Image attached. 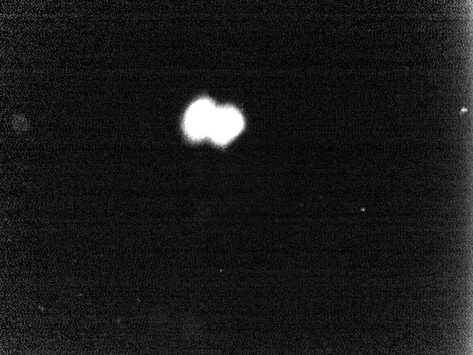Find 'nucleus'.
I'll return each instance as SVG.
<instances>
[{
  "label": "nucleus",
  "mask_w": 473,
  "mask_h": 355,
  "mask_svg": "<svg viewBox=\"0 0 473 355\" xmlns=\"http://www.w3.org/2000/svg\"><path fill=\"white\" fill-rule=\"evenodd\" d=\"M11 125L16 133H23L28 130L29 122L25 115L18 113L12 117Z\"/></svg>",
  "instance_id": "3"
},
{
  "label": "nucleus",
  "mask_w": 473,
  "mask_h": 355,
  "mask_svg": "<svg viewBox=\"0 0 473 355\" xmlns=\"http://www.w3.org/2000/svg\"><path fill=\"white\" fill-rule=\"evenodd\" d=\"M244 127V117L236 107L217 106L208 138L215 145H225L236 138Z\"/></svg>",
  "instance_id": "2"
},
{
  "label": "nucleus",
  "mask_w": 473,
  "mask_h": 355,
  "mask_svg": "<svg viewBox=\"0 0 473 355\" xmlns=\"http://www.w3.org/2000/svg\"><path fill=\"white\" fill-rule=\"evenodd\" d=\"M216 105L208 98L193 102L186 111L183 129L188 139L198 142L208 138Z\"/></svg>",
  "instance_id": "1"
}]
</instances>
